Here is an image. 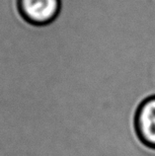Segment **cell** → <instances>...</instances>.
I'll return each mask as SVG.
<instances>
[{
    "label": "cell",
    "mask_w": 155,
    "mask_h": 156,
    "mask_svg": "<svg viewBox=\"0 0 155 156\" xmlns=\"http://www.w3.org/2000/svg\"><path fill=\"white\" fill-rule=\"evenodd\" d=\"M134 128L142 144L155 150V95L145 98L138 105Z\"/></svg>",
    "instance_id": "1"
},
{
    "label": "cell",
    "mask_w": 155,
    "mask_h": 156,
    "mask_svg": "<svg viewBox=\"0 0 155 156\" xmlns=\"http://www.w3.org/2000/svg\"><path fill=\"white\" fill-rule=\"evenodd\" d=\"M22 15L35 25H47L58 17L60 0H19Z\"/></svg>",
    "instance_id": "2"
}]
</instances>
